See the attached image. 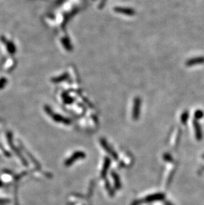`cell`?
<instances>
[{"label": "cell", "mask_w": 204, "mask_h": 205, "mask_svg": "<svg viewBox=\"0 0 204 205\" xmlns=\"http://www.w3.org/2000/svg\"><path fill=\"white\" fill-rule=\"evenodd\" d=\"M166 205H173V204L170 203V202H166Z\"/></svg>", "instance_id": "cell-8"}, {"label": "cell", "mask_w": 204, "mask_h": 205, "mask_svg": "<svg viewBox=\"0 0 204 205\" xmlns=\"http://www.w3.org/2000/svg\"><path fill=\"white\" fill-rule=\"evenodd\" d=\"M112 174H113L112 176H113V178H114V179H115V187H117V189H119L120 187H121V183H120V181H119V177H118L116 173H113Z\"/></svg>", "instance_id": "cell-6"}, {"label": "cell", "mask_w": 204, "mask_h": 205, "mask_svg": "<svg viewBox=\"0 0 204 205\" xmlns=\"http://www.w3.org/2000/svg\"><path fill=\"white\" fill-rule=\"evenodd\" d=\"M195 130H196V139L198 140H201L202 139V133H201V129L198 125H195Z\"/></svg>", "instance_id": "cell-5"}, {"label": "cell", "mask_w": 204, "mask_h": 205, "mask_svg": "<svg viewBox=\"0 0 204 205\" xmlns=\"http://www.w3.org/2000/svg\"><path fill=\"white\" fill-rule=\"evenodd\" d=\"M86 155H85V154L83 153V152L79 151L76 152V153H74L70 158H68L67 160L65 161V165L67 166L72 165V163H74L75 161L78 160V159L80 158H83V157H84Z\"/></svg>", "instance_id": "cell-1"}, {"label": "cell", "mask_w": 204, "mask_h": 205, "mask_svg": "<svg viewBox=\"0 0 204 205\" xmlns=\"http://www.w3.org/2000/svg\"><path fill=\"white\" fill-rule=\"evenodd\" d=\"M164 199V195L162 194V193H156V194H154L147 197L145 199V201L150 202L156 201H160V200Z\"/></svg>", "instance_id": "cell-2"}, {"label": "cell", "mask_w": 204, "mask_h": 205, "mask_svg": "<svg viewBox=\"0 0 204 205\" xmlns=\"http://www.w3.org/2000/svg\"><path fill=\"white\" fill-rule=\"evenodd\" d=\"M203 157H204V155H203Z\"/></svg>", "instance_id": "cell-9"}, {"label": "cell", "mask_w": 204, "mask_h": 205, "mask_svg": "<svg viewBox=\"0 0 204 205\" xmlns=\"http://www.w3.org/2000/svg\"><path fill=\"white\" fill-rule=\"evenodd\" d=\"M101 145H103V147L105 148V149L106 150V151H108L109 153H110V154L111 155V156L114 157L115 159H117V155H116L115 152L113 151V150H112V149H111V147L109 146V145L107 144V142L105 141V140L101 139Z\"/></svg>", "instance_id": "cell-3"}, {"label": "cell", "mask_w": 204, "mask_h": 205, "mask_svg": "<svg viewBox=\"0 0 204 205\" xmlns=\"http://www.w3.org/2000/svg\"><path fill=\"white\" fill-rule=\"evenodd\" d=\"M164 159L167 161H171L172 160V157L168 154H166L164 155Z\"/></svg>", "instance_id": "cell-7"}, {"label": "cell", "mask_w": 204, "mask_h": 205, "mask_svg": "<svg viewBox=\"0 0 204 205\" xmlns=\"http://www.w3.org/2000/svg\"><path fill=\"white\" fill-rule=\"evenodd\" d=\"M110 159L109 158H105V161H104V164H103V169H102V171H101V176L102 177H105V174L107 173V171H108L109 167L110 165Z\"/></svg>", "instance_id": "cell-4"}]
</instances>
